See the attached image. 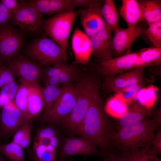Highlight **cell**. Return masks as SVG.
<instances>
[{
    "label": "cell",
    "instance_id": "1",
    "mask_svg": "<svg viewBox=\"0 0 161 161\" xmlns=\"http://www.w3.org/2000/svg\"><path fill=\"white\" fill-rule=\"evenodd\" d=\"M116 132L103 109L98 89L76 134L92 141L100 149L103 155L110 150Z\"/></svg>",
    "mask_w": 161,
    "mask_h": 161
},
{
    "label": "cell",
    "instance_id": "2",
    "mask_svg": "<svg viewBox=\"0 0 161 161\" xmlns=\"http://www.w3.org/2000/svg\"><path fill=\"white\" fill-rule=\"evenodd\" d=\"M152 115L138 123L117 130L112 142L111 146L114 148L112 150L119 152L150 148L154 131L161 125L160 109L152 118Z\"/></svg>",
    "mask_w": 161,
    "mask_h": 161
},
{
    "label": "cell",
    "instance_id": "3",
    "mask_svg": "<svg viewBox=\"0 0 161 161\" xmlns=\"http://www.w3.org/2000/svg\"><path fill=\"white\" fill-rule=\"evenodd\" d=\"M74 86L76 95V104L62 124L68 130L76 133L99 88L95 80L88 77L79 79Z\"/></svg>",
    "mask_w": 161,
    "mask_h": 161
},
{
    "label": "cell",
    "instance_id": "4",
    "mask_svg": "<svg viewBox=\"0 0 161 161\" xmlns=\"http://www.w3.org/2000/svg\"><path fill=\"white\" fill-rule=\"evenodd\" d=\"M24 49V56L42 66L64 64L66 60L62 48L44 35L32 40Z\"/></svg>",
    "mask_w": 161,
    "mask_h": 161
},
{
    "label": "cell",
    "instance_id": "5",
    "mask_svg": "<svg viewBox=\"0 0 161 161\" xmlns=\"http://www.w3.org/2000/svg\"><path fill=\"white\" fill-rule=\"evenodd\" d=\"M81 10L61 13L44 19L45 34L59 45L66 55L68 40L76 17Z\"/></svg>",
    "mask_w": 161,
    "mask_h": 161
},
{
    "label": "cell",
    "instance_id": "6",
    "mask_svg": "<svg viewBox=\"0 0 161 161\" xmlns=\"http://www.w3.org/2000/svg\"><path fill=\"white\" fill-rule=\"evenodd\" d=\"M44 20L42 15L27 1H21L10 21L18 26L25 33L38 36L44 32Z\"/></svg>",
    "mask_w": 161,
    "mask_h": 161
},
{
    "label": "cell",
    "instance_id": "7",
    "mask_svg": "<svg viewBox=\"0 0 161 161\" xmlns=\"http://www.w3.org/2000/svg\"><path fill=\"white\" fill-rule=\"evenodd\" d=\"M25 33L10 24L0 26V58L7 63L18 54L26 41Z\"/></svg>",
    "mask_w": 161,
    "mask_h": 161
},
{
    "label": "cell",
    "instance_id": "8",
    "mask_svg": "<svg viewBox=\"0 0 161 161\" xmlns=\"http://www.w3.org/2000/svg\"><path fill=\"white\" fill-rule=\"evenodd\" d=\"M76 101L74 85L71 83L64 85L60 96L43 120L54 124L62 123L72 110Z\"/></svg>",
    "mask_w": 161,
    "mask_h": 161
},
{
    "label": "cell",
    "instance_id": "9",
    "mask_svg": "<svg viewBox=\"0 0 161 161\" xmlns=\"http://www.w3.org/2000/svg\"><path fill=\"white\" fill-rule=\"evenodd\" d=\"M7 63V66L20 82L39 83L43 78L42 65L19 54Z\"/></svg>",
    "mask_w": 161,
    "mask_h": 161
},
{
    "label": "cell",
    "instance_id": "10",
    "mask_svg": "<svg viewBox=\"0 0 161 161\" xmlns=\"http://www.w3.org/2000/svg\"><path fill=\"white\" fill-rule=\"evenodd\" d=\"M31 120L13 101L0 111V136L8 137L23 126L29 123Z\"/></svg>",
    "mask_w": 161,
    "mask_h": 161
},
{
    "label": "cell",
    "instance_id": "11",
    "mask_svg": "<svg viewBox=\"0 0 161 161\" xmlns=\"http://www.w3.org/2000/svg\"><path fill=\"white\" fill-rule=\"evenodd\" d=\"M137 57V52H130L100 62L97 68L98 71L106 78H112L120 73L135 69Z\"/></svg>",
    "mask_w": 161,
    "mask_h": 161
},
{
    "label": "cell",
    "instance_id": "12",
    "mask_svg": "<svg viewBox=\"0 0 161 161\" xmlns=\"http://www.w3.org/2000/svg\"><path fill=\"white\" fill-rule=\"evenodd\" d=\"M102 155L97 146L91 140L83 136L69 138L62 143L58 154L59 157L64 158L76 155Z\"/></svg>",
    "mask_w": 161,
    "mask_h": 161
},
{
    "label": "cell",
    "instance_id": "13",
    "mask_svg": "<svg viewBox=\"0 0 161 161\" xmlns=\"http://www.w3.org/2000/svg\"><path fill=\"white\" fill-rule=\"evenodd\" d=\"M146 28L143 26L136 25L133 28L119 27L114 34L112 39L113 53L122 55L124 52H130L132 43L144 34Z\"/></svg>",
    "mask_w": 161,
    "mask_h": 161
},
{
    "label": "cell",
    "instance_id": "14",
    "mask_svg": "<svg viewBox=\"0 0 161 161\" xmlns=\"http://www.w3.org/2000/svg\"><path fill=\"white\" fill-rule=\"evenodd\" d=\"M112 32L107 27L89 37L92 48L91 55L97 58L99 62L112 57Z\"/></svg>",
    "mask_w": 161,
    "mask_h": 161
},
{
    "label": "cell",
    "instance_id": "15",
    "mask_svg": "<svg viewBox=\"0 0 161 161\" xmlns=\"http://www.w3.org/2000/svg\"><path fill=\"white\" fill-rule=\"evenodd\" d=\"M144 68L134 69L120 73L112 78H106L105 84L109 91L115 93L127 86L142 84Z\"/></svg>",
    "mask_w": 161,
    "mask_h": 161
},
{
    "label": "cell",
    "instance_id": "16",
    "mask_svg": "<svg viewBox=\"0 0 161 161\" xmlns=\"http://www.w3.org/2000/svg\"><path fill=\"white\" fill-rule=\"evenodd\" d=\"M71 45L76 63L81 64L87 63L92 52L89 37L79 28H76L72 37Z\"/></svg>",
    "mask_w": 161,
    "mask_h": 161
},
{
    "label": "cell",
    "instance_id": "17",
    "mask_svg": "<svg viewBox=\"0 0 161 161\" xmlns=\"http://www.w3.org/2000/svg\"><path fill=\"white\" fill-rule=\"evenodd\" d=\"M80 13L81 24L84 32L89 37L108 27L102 17L100 9L85 8L81 10Z\"/></svg>",
    "mask_w": 161,
    "mask_h": 161
},
{
    "label": "cell",
    "instance_id": "18",
    "mask_svg": "<svg viewBox=\"0 0 161 161\" xmlns=\"http://www.w3.org/2000/svg\"><path fill=\"white\" fill-rule=\"evenodd\" d=\"M28 1L41 14H56L73 10L72 0H34Z\"/></svg>",
    "mask_w": 161,
    "mask_h": 161
},
{
    "label": "cell",
    "instance_id": "19",
    "mask_svg": "<svg viewBox=\"0 0 161 161\" xmlns=\"http://www.w3.org/2000/svg\"><path fill=\"white\" fill-rule=\"evenodd\" d=\"M44 107L42 87L39 83H32L27 100V115L31 120L38 115Z\"/></svg>",
    "mask_w": 161,
    "mask_h": 161
},
{
    "label": "cell",
    "instance_id": "20",
    "mask_svg": "<svg viewBox=\"0 0 161 161\" xmlns=\"http://www.w3.org/2000/svg\"><path fill=\"white\" fill-rule=\"evenodd\" d=\"M120 15L126 22L128 28H133L144 20L141 11L136 0H122Z\"/></svg>",
    "mask_w": 161,
    "mask_h": 161
},
{
    "label": "cell",
    "instance_id": "21",
    "mask_svg": "<svg viewBox=\"0 0 161 161\" xmlns=\"http://www.w3.org/2000/svg\"><path fill=\"white\" fill-rule=\"evenodd\" d=\"M151 109H148L136 103L120 118L118 123L117 130L138 123L148 116L152 115Z\"/></svg>",
    "mask_w": 161,
    "mask_h": 161
},
{
    "label": "cell",
    "instance_id": "22",
    "mask_svg": "<svg viewBox=\"0 0 161 161\" xmlns=\"http://www.w3.org/2000/svg\"><path fill=\"white\" fill-rule=\"evenodd\" d=\"M144 20L148 25L161 21V1L158 0L138 1Z\"/></svg>",
    "mask_w": 161,
    "mask_h": 161
},
{
    "label": "cell",
    "instance_id": "23",
    "mask_svg": "<svg viewBox=\"0 0 161 161\" xmlns=\"http://www.w3.org/2000/svg\"><path fill=\"white\" fill-rule=\"evenodd\" d=\"M137 52V63L139 67L144 68L161 64V47L146 48Z\"/></svg>",
    "mask_w": 161,
    "mask_h": 161
},
{
    "label": "cell",
    "instance_id": "24",
    "mask_svg": "<svg viewBox=\"0 0 161 161\" xmlns=\"http://www.w3.org/2000/svg\"><path fill=\"white\" fill-rule=\"evenodd\" d=\"M100 10L107 26L114 34L119 27L118 14L114 0H104Z\"/></svg>",
    "mask_w": 161,
    "mask_h": 161
},
{
    "label": "cell",
    "instance_id": "25",
    "mask_svg": "<svg viewBox=\"0 0 161 161\" xmlns=\"http://www.w3.org/2000/svg\"><path fill=\"white\" fill-rule=\"evenodd\" d=\"M128 109V104L119 95L115 94L107 100L104 110L110 116L120 119Z\"/></svg>",
    "mask_w": 161,
    "mask_h": 161
},
{
    "label": "cell",
    "instance_id": "26",
    "mask_svg": "<svg viewBox=\"0 0 161 161\" xmlns=\"http://www.w3.org/2000/svg\"><path fill=\"white\" fill-rule=\"evenodd\" d=\"M44 100V107L42 119L43 120L48 115L53 104L60 96L62 87L59 85H47L42 87Z\"/></svg>",
    "mask_w": 161,
    "mask_h": 161
},
{
    "label": "cell",
    "instance_id": "27",
    "mask_svg": "<svg viewBox=\"0 0 161 161\" xmlns=\"http://www.w3.org/2000/svg\"><path fill=\"white\" fill-rule=\"evenodd\" d=\"M149 148L115 153L128 161H161L157 156L153 155L148 153Z\"/></svg>",
    "mask_w": 161,
    "mask_h": 161
},
{
    "label": "cell",
    "instance_id": "28",
    "mask_svg": "<svg viewBox=\"0 0 161 161\" xmlns=\"http://www.w3.org/2000/svg\"><path fill=\"white\" fill-rule=\"evenodd\" d=\"M158 90L157 87L154 85L143 87L138 94V103L147 109H151L157 99Z\"/></svg>",
    "mask_w": 161,
    "mask_h": 161
},
{
    "label": "cell",
    "instance_id": "29",
    "mask_svg": "<svg viewBox=\"0 0 161 161\" xmlns=\"http://www.w3.org/2000/svg\"><path fill=\"white\" fill-rule=\"evenodd\" d=\"M0 153L11 161H26L23 149L19 145L11 142L0 145Z\"/></svg>",
    "mask_w": 161,
    "mask_h": 161
},
{
    "label": "cell",
    "instance_id": "30",
    "mask_svg": "<svg viewBox=\"0 0 161 161\" xmlns=\"http://www.w3.org/2000/svg\"><path fill=\"white\" fill-rule=\"evenodd\" d=\"M20 82V84L19 85L13 102L16 106L27 117V100L28 92L32 83L24 82Z\"/></svg>",
    "mask_w": 161,
    "mask_h": 161
},
{
    "label": "cell",
    "instance_id": "31",
    "mask_svg": "<svg viewBox=\"0 0 161 161\" xmlns=\"http://www.w3.org/2000/svg\"><path fill=\"white\" fill-rule=\"evenodd\" d=\"M78 71L75 67L68 71L49 77L43 78L45 85H59L63 83L64 85L71 83L77 77Z\"/></svg>",
    "mask_w": 161,
    "mask_h": 161
},
{
    "label": "cell",
    "instance_id": "32",
    "mask_svg": "<svg viewBox=\"0 0 161 161\" xmlns=\"http://www.w3.org/2000/svg\"><path fill=\"white\" fill-rule=\"evenodd\" d=\"M143 87L142 84L130 85L118 90L115 94L119 95L128 105H132L136 103L138 93Z\"/></svg>",
    "mask_w": 161,
    "mask_h": 161
},
{
    "label": "cell",
    "instance_id": "33",
    "mask_svg": "<svg viewBox=\"0 0 161 161\" xmlns=\"http://www.w3.org/2000/svg\"><path fill=\"white\" fill-rule=\"evenodd\" d=\"M146 28L144 34L154 47H161V21L152 23Z\"/></svg>",
    "mask_w": 161,
    "mask_h": 161
},
{
    "label": "cell",
    "instance_id": "34",
    "mask_svg": "<svg viewBox=\"0 0 161 161\" xmlns=\"http://www.w3.org/2000/svg\"><path fill=\"white\" fill-rule=\"evenodd\" d=\"M74 65L64 64H58L49 67L44 70L42 78L56 75L69 71L75 67Z\"/></svg>",
    "mask_w": 161,
    "mask_h": 161
},
{
    "label": "cell",
    "instance_id": "35",
    "mask_svg": "<svg viewBox=\"0 0 161 161\" xmlns=\"http://www.w3.org/2000/svg\"><path fill=\"white\" fill-rule=\"evenodd\" d=\"M19 85L15 80L6 85L0 89V97L13 101Z\"/></svg>",
    "mask_w": 161,
    "mask_h": 161
},
{
    "label": "cell",
    "instance_id": "36",
    "mask_svg": "<svg viewBox=\"0 0 161 161\" xmlns=\"http://www.w3.org/2000/svg\"><path fill=\"white\" fill-rule=\"evenodd\" d=\"M104 1L100 0H72V7L73 10L77 7L100 9Z\"/></svg>",
    "mask_w": 161,
    "mask_h": 161
},
{
    "label": "cell",
    "instance_id": "37",
    "mask_svg": "<svg viewBox=\"0 0 161 161\" xmlns=\"http://www.w3.org/2000/svg\"><path fill=\"white\" fill-rule=\"evenodd\" d=\"M14 80V76L1 61L0 62V89Z\"/></svg>",
    "mask_w": 161,
    "mask_h": 161
},
{
    "label": "cell",
    "instance_id": "38",
    "mask_svg": "<svg viewBox=\"0 0 161 161\" xmlns=\"http://www.w3.org/2000/svg\"><path fill=\"white\" fill-rule=\"evenodd\" d=\"M153 147L149 148V152L152 155L157 156L161 153V131L159 130L155 134L152 142Z\"/></svg>",
    "mask_w": 161,
    "mask_h": 161
},
{
    "label": "cell",
    "instance_id": "39",
    "mask_svg": "<svg viewBox=\"0 0 161 161\" xmlns=\"http://www.w3.org/2000/svg\"><path fill=\"white\" fill-rule=\"evenodd\" d=\"M29 123L24 125L15 133L11 142L19 145L22 140L29 133L31 132Z\"/></svg>",
    "mask_w": 161,
    "mask_h": 161
},
{
    "label": "cell",
    "instance_id": "40",
    "mask_svg": "<svg viewBox=\"0 0 161 161\" xmlns=\"http://www.w3.org/2000/svg\"><path fill=\"white\" fill-rule=\"evenodd\" d=\"M56 131L53 128L47 127L40 129L37 132L35 140H38L44 138H49L55 136Z\"/></svg>",
    "mask_w": 161,
    "mask_h": 161
},
{
    "label": "cell",
    "instance_id": "41",
    "mask_svg": "<svg viewBox=\"0 0 161 161\" xmlns=\"http://www.w3.org/2000/svg\"><path fill=\"white\" fill-rule=\"evenodd\" d=\"M0 2L12 15L18 10L20 5L17 0H1Z\"/></svg>",
    "mask_w": 161,
    "mask_h": 161
},
{
    "label": "cell",
    "instance_id": "42",
    "mask_svg": "<svg viewBox=\"0 0 161 161\" xmlns=\"http://www.w3.org/2000/svg\"><path fill=\"white\" fill-rule=\"evenodd\" d=\"M13 15L0 2V26L8 24Z\"/></svg>",
    "mask_w": 161,
    "mask_h": 161
},
{
    "label": "cell",
    "instance_id": "43",
    "mask_svg": "<svg viewBox=\"0 0 161 161\" xmlns=\"http://www.w3.org/2000/svg\"><path fill=\"white\" fill-rule=\"evenodd\" d=\"M33 153L41 160L44 154L46 151V145L34 141L33 146Z\"/></svg>",
    "mask_w": 161,
    "mask_h": 161
},
{
    "label": "cell",
    "instance_id": "44",
    "mask_svg": "<svg viewBox=\"0 0 161 161\" xmlns=\"http://www.w3.org/2000/svg\"><path fill=\"white\" fill-rule=\"evenodd\" d=\"M104 161H128L119 156L112 151H110L103 154Z\"/></svg>",
    "mask_w": 161,
    "mask_h": 161
},
{
    "label": "cell",
    "instance_id": "45",
    "mask_svg": "<svg viewBox=\"0 0 161 161\" xmlns=\"http://www.w3.org/2000/svg\"><path fill=\"white\" fill-rule=\"evenodd\" d=\"M56 153L46 151L42 155L41 160L43 161H52L55 160Z\"/></svg>",
    "mask_w": 161,
    "mask_h": 161
},
{
    "label": "cell",
    "instance_id": "46",
    "mask_svg": "<svg viewBox=\"0 0 161 161\" xmlns=\"http://www.w3.org/2000/svg\"><path fill=\"white\" fill-rule=\"evenodd\" d=\"M31 132L28 134L21 142L19 145L23 148L28 147L31 142Z\"/></svg>",
    "mask_w": 161,
    "mask_h": 161
},
{
    "label": "cell",
    "instance_id": "47",
    "mask_svg": "<svg viewBox=\"0 0 161 161\" xmlns=\"http://www.w3.org/2000/svg\"><path fill=\"white\" fill-rule=\"evenodd\" d=\"M49 144L54 147L56 149L58 145V140L57 137L55 136L49 138Z\"/></svg>",
    "mask_w": 161,
    "mask_h": 161
},
{
    "label": "cell",
    "instance_id": "48",
    "mask_svg": "<svg viewBox=\"0 0 161 161\" xmlns=\"http://www.w3.org/2000/svg\"><path fill=\"white\" fill-rule=\"evenodd\" d=\"M46 151L54 153H56V149L50 144L46 145Z\"/></svg>",
    "mask_w": 161,
    "mask_h": 161
},
{
    "label": "cell",
    "instance_id": "49",
    "mask_svg": "<svg viewBox=\"0 0 161 161\" xmlns=\"http://www.w3.org/2000/svg\"><path fill=\"white\" fill-rule=\"evenodd\" d=\"M29 155L30 157L33 161H43L38 159L33 153L30 152Z\"/></svg>",
    "mask_w": 161,
    "mask_h": 161
},
{
    "label": "cell",
    "instance_id": "50",
    "mask_svg": "<svg viewBox=\"0 0 161 161\" xmlns=\"http://www.w3.org/2000/svg\"><path fill=\"white\" fill-rule=\"evenodd\" d=\"M0 161H7L2 156L0 153Z\"/></svg>",
    "mask_w": 161,
    "mask_h": 161
},
{
    "label": "cell",
    "instance_id": "51",
    "mask_svg": "<svg viewBox=\"0 0 161 161\" xmlns=\"http://www.w3.org/2000/svg\"><path fill=\"white\" fill-rule=\"evenodd\" d=\"M52 161H64L63 160H59V161H57V160H53Z\"/></svg>",
    "mask_w": 161,
    "mask_h": 161
},
{
    "label": "cell",
    "instance_id": "52",
    "mask_svg": "<svg viewBox=\"0 0 161 161\" xmlns=\"http://www.w3.org/2000/svg\"><path fill=\"white\" fill-rule=\"evenodd\" d=\"M1 61V59H0V62Z\"/></svg>",
    "mask_w": 161,
    "mask_h": 161
}]
</instances>
